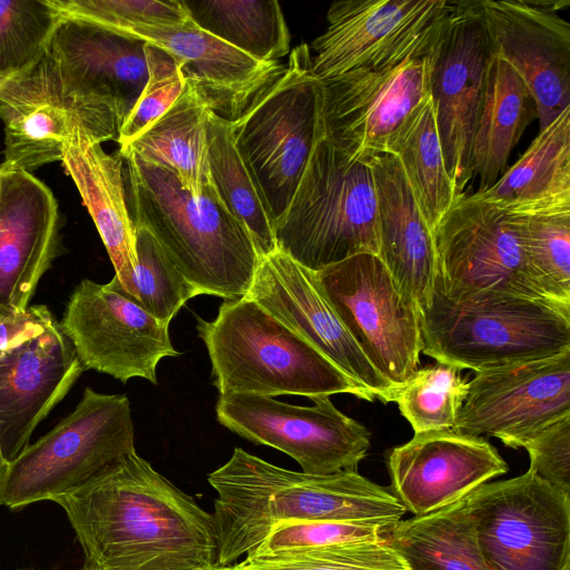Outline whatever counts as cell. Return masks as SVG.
<instances>
[{"label":"cell","mask_w":570,"mask_h":570,"mask_svg":"<svg viewBox=\"0 0 570 570\" xmlns=\"http://www.w3.org/2000/svg\"><path fill=\"white\" fill-rule=\"evenodd\" d=\"M53 502L82 548L85 570H233L219 564L213 513L136 450Z\"/></svg>","instance_id":"1"},{"label":"cell","mask_w":570,"mask_h":570,"mask_svg":"<svg viewBox=\"0 0 570 570\" xmlns=\"http://www.w3.org/2000/svg\"><path fill=\"white\" fill-rule=\"evenodd\" d=\"M223 568L254 552L282 521L390 524L406 510L393 493L357 471L309 474L274 465L235 448L208 474Z\"/></svg>","instance_id":"2"},{"label":"cell","mask_w":570,"mask_h":570,"mask_svg":"<svg viewBox=\"0 0 570 570\" xmlns=\"http://www.w3.org/2000/svg\"><path fill=\"white\" fill-rule=\"evenodd\" d=\"M120 155L134 226L154 236L200 294L224 301L245 296L261 256L214 185L195 196L169 170Z\"/></svg>","instance_id":"3"},{"label":"cell","mask_w":570,"mask_h":570,"mask_svg":"<svg viewBox=\"0 0 570 570\" xmlns=\"http://www.w3.org/2000/svg\"><path fill=\"white\" fill-rule=\"evenodd\" d=\"M218 394L299 395L338 393L373 402L374 395L304 338L247 296L225 299L213 321L196 317Z\"/></svg>","instance_id":"4"},{"label":"cell","mask_w":570,"mask_h":570,"mask_svg":"<svg viewBox=\"0 0 570 570\" xmlns=\"http://www.w3.org/2000/svg\"><path fill=\"white\" fill-rule=\"evenodd\" d=\"M422 353L476 373L570 350V308L501 293L448 297L436 286L419 311Z\"/></svg>","instance_id":"5"},{"label":"cell","mask_w":570,"mask_h":570,"mask_svg":"<svg viewBox=\"0 0 570 570\" xmlns=\"http://www.w3.org/2000/svg\"><path fill=\"white\" fill-rule=\"evenodd\" d=\"M277 248L317 272L362 253L379 255L372 168L326 137L315 146L284 214L275 222Z\"/></svg>","instance_id":"6"},{"label":"cell","mask_w":570,"mask_h":570,"mask_svg":"<svg viewBox=\"0 0 570 570\" xmlns=\"http://www.w3.org/2000/svg\"><path fill=\"white\" fill-rule=\"evenodd\" d=\"M230 129L274 223L286 210L307 161L325 138L322 81L312 71L309 46L291 52L286 65L255 95Z\"/></svg>","instance_id":"7"},{"label":"cell","mask_w":570,"mask_h":570,"mask_svg":"<svg viewBox=\"0 0 570 570\" xmlns=\"http://www.w3.org/2000/svg\"><path fill=\"white\" fill-rule=\"evenodd\" d=\"M134 432L125 394L86 387L72 412L9 463L0 505L17 510L81 488L135 450Z\"/></svg>","instance_id":"8"},{"label":"cell","mask_w":570,"mask_h":570,"mask_svg":"<svg viewBox=\"0 0 570 570\" xmlns=\"http://www.w3.org/2000/svg\"><path fill=\"white\" fill-rule=\"evenodd\" d=\"M146 42L91 21L62 16L43 58L61 100L100 142L117 140L148 77Z\"/></svg>","instance_id":"9"},{"label":"cell","mask_w":570,"mask_h":570,"mask_svg":"<svg viewBox=\"0 0 570 570\" xmlns=\"http://www.w3.org/2000/svg\"><path fill=\"white\" fill-rule=\"evenodd\" d=\"M464 500L489 570H570V495L532 470Z\"/></svg>","instance_id":"10"},{"label":"cell","mask_w":570,"mask_h":570,"mask_svg":"<svg viewBox=\"0 0 570 570\" xmlns=\"http://www.w3.org/2000/svg\"><path fill=\"white\" fill-rule=\"evenodd\" d=\"M456 0H342L309 47L321 81L426 58Z\"/></svg>","instance_id":"11"},{"label":"cell","mask_w":570,"mask_h":570,"mask_svg":"<svg viewBox=\"0 0 570 570\" xmlns=\"http://www.w3.org/2000/svg\"><path fill=\"white\" fill-rule=\"evenodd\" d=\"M316 285L379 373L399 389L419 368L416 306L371 253L313 272Z\"/></svg>","instance_id":"12"},{"label":"cell","mask_w":570,"mask_h":570,"mask_svg":"<svg viewBox=\"0 0 570 570\" xmlns=\"http://www.w3.org/2000/svg\"><path fill=\"white\" fill-rule=\"evenodd\" d=\"M312 406L243 393L218 395V423L247 441L274 448L294 459L303 472L356 471L366 456L371 432L341 412L330 396Z\"/></svg>","instance_id":"13"},{"label":"cell","mask_w":570,"mask_h":570,"mask_svg":"<svg viewBox=\"0 0 570 570\" xmlns=\"http://www.w3.org/2000/svg\"><path fill=\"white\" fill-rule=\"evenodd\" d=\"M495 57L480 0H456L429 55V94L445 168L458 194L472 179L470 155Z\"/></svg>","instance_id":"14"},{"label":"cell","mask_w":570,"mask_h":570,"mask_svg":"<svg viewBox=\"0 0 570 570\" xmlns=\"http://www.w3.org/2000/svg\"><path fill=\"white\" fill-rule=\"evenodd\" d=\"M433 236L439 262L435 284L448 297L501 293L552 302L529 269L510 215L498 207L463 193Z\"/></svg>","instance_id":"15"},{"label":"cell","mask_w":570,"mask_h":570,"mask_svg":"<svg viewBox=\"0 0 570 570\" xmlns=\"http://www.w3.org/2000/svg\"><path fill=\"white\" fill-rule=\"evenodd\" d=\"M83 370L126 383L141 377L157 384L161 358L177 356L163 323L130 299L117 279L83 278L73 289L59 323Z\"/></svg>","instance_id":"16"},{"label":"cell","mask_w":570,"mask_h":570,"mask_svg":"<svg viewBox=\"0 0 570 570\" xmlns=\"http://www.w3.org/2000/svg\"><path fill=\"white\" fill-rule=\"evenodd\" d=\"M570 414V350L483 371L468 383L453 430L493 436L520 449L539 431Z\"/></svg>","instance_id":"17"},{"label":"cell","mask_w":570,"mask_h":570,"mask_svg":"<svg viewBox=\"0 0 570 570\" xmlns=\"http://www.w3.org/2000/svg\"><path fill=\"white\" fill-rule=\"evenodd\" d=\"M569 1L480 0L497 57L532 95L540 131L570 106V23L558 12Z\"/></svg>","instance_id":"18"},{"label":"cell","mask_w":570,"mask_h":570,"mask_svg":"<svg viewBox=\"0 0 570 570\" xmlns=\"http://www.w3.org/2000/svg\"><path fill=\"white\" fill-rule=\"evenodd\" d=\"M304 338L353 381L383 403L397 389L368 361L337 314L321 294L313 271L281 249L261 256L245 295Z\"/></svg>","instance_id":"19"},{"label":"cell","mask_w":570,"mask_h":570,"mask_svg":"<svg viewBox=\"0 0 570 570\" xmlns=\"http://www.w3.org/2000/svg\"><path fill=\"white\" fill-rule=\"evenodd\" d=\"M325 137L351 157L368 161L387 153L406 116L429 94L428 57L382 71L323 80Z\"/></svg>","instance_id":"20"},{"label":"cell","mask_w":570,"mask_h":570,"mask_svg":"<svg viewBox=\"0 0 570 570\" xmlns=\"http://www.w3.org/2000/svg\"><path fill=\"white\" fill-rule=\"evenodd\" d=\"M391 492L415 517L450 505L509 466L483 438L453 429L414 433L386 459Z\"/></svg>","instance_id":"21"},{"label":"cell","mask_w":570,"mask_h":570,"mask_svg":"<svg viewBox=\"0 0 570 570\" xmlns=\"http://www.w3.org/2000/svg\"><path fill=\"white\" fill-rule=\"evenodd\" d=\"M83 371L56 318L0 351V448L9 463Z\"/></svg>","instance_id":"22"},{"label":"cell","mask_w":570,"mask_h":570,"mask_svg":"<svg viewBox=\"0 0 570 570\" xmlns=\"http://www.w3.org/2000/svg\"><path fill=\"white\" fill-rule=\"evenodd\" d=\"M2 169L0 312L22 313L60 253V217L56 197L41 180L30 171Z\"/></svg>","instance_id":"23"},{"label":"cell","mask_w":570,"mask_h":570,"mask_svg":"<svg viewBox=\"0 0 570 570\" xmlns=\"http://www.w3.org/2000/svg\"><path fill=\"white\" fill-rule=\"evenodd\" d=\"M156 45L178 62L187 83L217 116L234 121L255 95L283 67L262 62L197 24L177 28L142 27L126 32Z\"/></svg>","instance_id":"24"},{"label":"cell","mask_w":570,"mask_h":570,"mask_svg":"<svg viewBox=\"0 0 570 570\" xmlns=\"http://www.w3.org/2000/svg\"><path fill=\"white\" fill-rule=\"evenodd\" d=\"M377 203L379 257L401 292L426 306L439 275L433 232L423 217L397 158L380 154L368 161Z\"/></svg>","instance_id":"25"},{"label":"cell","mask_w":570,"mask_h":570,"mask_svg":"<svg viewBox=\"0 0 570 570\" xmlns=\"http://www.w3.org/2000/svg\"><path fill=\"white\" fill-rule=\"evenodd\" d=\"M101 144L75 121L61 163L96 225L117 282L125 287L136 266L135 226L127 204L122 157L106 153Z\"/></svg>","instance_id":"26"},{"label":"cell","mask_w":570,"mask_h":570,"mask_svg":"<svg viewBox=\"0 0 570 570\" xmlns=\"http://www.w3.org/2000/svg\"><path fill=\"white\" fill-rule=\"evenodd\" d=\"M6 169L30 171L61 161L73 117L60 98L42 58L29 70L0 83Z\"/></svg>","instance_id":"27"},{"label":"cell","mask_w":570,"mask_h":570,"mask_svg":"<svg viewBox=\"0 0 570 570\" xmlns=\"http://www.w3.org/2000/svg\"><path fill=\"white\" fill-rule=\"evenodd\" d=\"M472 196L509 215L570 210V106L489 189Z\"/></svg>","instance_id":"28"},{"label":"cell","mask_w":570,"mask_h":570,"mask_svg":"<svg viewBox=\"0 0 570 570\" xmlns=\"http://www.w3.org/2000/svg\"><path fill=\"white\" fill-rule=\"evenodd\" d=\"M210 112L195 88L186 83L169 109L118 153L169 170L185 189L199 196L213 186L207 136Z\"/></svg>","instance_id":"29"},{"label":"cell","mask_w":570,"mask_h":570,"mask_svg":"<svg viewBox=\"0 0 570 570\" xmlns=\"http://www.w3.org/2000/svg\"><path fill=\"white\" fill-rule=\"evenodd\" d=\"M535 118L537 106L527 85L495 56L471 146V176L479 178L475 193L489 189L503 175L512 149Z\"/></svg>","instance_id":"30"},{"label":"cell","mask_w":570,"mask_h":570,"mask_svg":"<svg viewBox=\"0 0 570 570\" xmlns=\"http://www.w3.org/2000/svg\"><path fill=\"white\" fill-rule=\"evenodd\" d=\"M407 570H489L480 554L464 498L381 530Z\"/></svg>","instance_id":"31"},{"label":"cell","mask_w":570,"mask_h":570,"mask_svg":"<svg viewBox=\"0 0 570 570\" xmlns=\"http://www.w3.org/2000/svg\"><path fill=\"white\" fill-rule=\"evenodd\" d=\"M387 153L400 161L419 208L433 232L461 194L445 168L430 95L406 116L393 135Z\"/></svg>","instance_id":"32"},{"label":"cell","mask_w":570,"mask_h":570,"mask_svg":"<svg viewBox=\"0 0 570 570\" xmlns=\"http://www.w3.org/2000/svg\"><path fill=\"white\" fill-rule=\"evenodd\" d=\"M183 1L195 24L258 61L289 53V30L275 0Z\"/></svg>","instance_id":"33"},{"label":"cell","mask_w":570,"mask_h":570,"mask_svg":"<svg viewBox=\"0 0 570 570\" xmlns=\"http://www.w3.org/2000/svg\"><path fill=\"white\" fill-rule=\"evenodd\" d=\"M207 136L209 173L218 196L248 230L259 256L274 252L275 223L235 145L230 121L210 112Z\"/></svg>","instance_id":"34"},{"label":"cell","mask_w":570,"mask_h":570,"mask_svg":"<svg viewBox=\"0 0 570 570\" xmlns=\"http://www.w3.org/2000/svg\"><path fill=\"white\" fill-rule=\"evenodd\" d=\"M510 218L535 282L549 299L570 308V210Z\"/></svg>","instance_id":"35"},{"label":"cell","mask_w":570,"mask_h":570,"mask_svg":"<svg viewBox=\"0 0 570 570\" xmlns=\"http://www.w3.org/2000/svg\"><path fill=\"white\" fill-rule=\"evenodd\" d=\"M135 252L134 273L125 287L119 286L150 315L169 324L180 307L200 292L177 269L154 236L138 226Z\"/></svg>","instance_id":"36"},{"label":"cell","mask_w":570,"mask_h":570,"mask_svg":"<svg viewBox=\"0 0 570 570\" xmlns=\"http://www.w3.org/2000/svg\"><path fill=\"white\" fill-rule=\"evenodd\" d=\"M459 367L436 362L417 368L397 389L394 402L414 433L453 429L468 394Z\"/></svg>","instance_id":"37"},{"label":"cell","mask_w":570,"mask_h":570,"mask_svg":"<svg viewBox=\"0 0 570 570\" xmlns=\"http://www.w3.org/2000/svg\"><path fill=\"white\" fill-rule=\"evenodd\" d=\"M62 16L52 0H0V83L42 58Z\"/></svg>","instance_id":"38"},{"label":"cell","mask_w":570,"mask_h":570,"mask_svg":"<svg viewBox=\"0 0 570 570\" xmlns=\"http://www.w3.org/2000/svg\"><path fill=\"white\" fill-rule=\"evenodd\" d=\"M240 563L252 570H407L383 541L335 543Z\"/></svg>","instance_id":"39"},{"label":"cell","mask_w":570,"mask_h":570,"mask_svg":"<svg viewBox=\"0 0 570 570\" xmlns=\"http://www.w3.org/2000/svg\"><path fill=\"white\" fill-rule=\"evenodd\" d=\"M65 16L81 18L119 32L137 28H177L191 22L180 0H52Z\"/></svg>","instance_id":"40"},{"label":"cell","mask_w":570,"mask_h":570,"mask_svg":"<svg viewBox=\"0 0 570 570\" xmlns=\"http://www.w3.org/2000/svg\"><path fill=\"white\" fill-rule=\"evenodd\" d=\"M145 52L147 81L120 127L117 138L119 149L164 115L183 94L187 83L178 62L165 49L146 42Z\"/></svg>","instance_id":"41"},{"label":"cell","mask_w":570,"mask_h":570,"mask_svg":"<svg viewBox=\"0 0 570 570\" xmlns=\"http://www.w3.org/2000/svg\"><path fill=\"white\" fill-rule=\"evenodd\" d=\"M385 525L387 524L282 521L246 559L277 557L335 543L382 541L381 530Z\"/></svg>","instance_id":"42"},{"label":"cell","mask_w":570,"mask_h":570,"mask_svg":"<svg viewBox=\"0 0 570 570\" xmlns=\"http://www.w3.org/2000/svg\"><path fill=\"white\" fill-rule=\"evenodd\" d=\"M522 448L529 453V469L570 495V414L539 431Z\"/></svg>","instance_id":"43"},{"label":"cell","mask_w":570,"mask_h":570,"mask_svg":"<svg viewBox=\"0 0 570 570\" xmlns=\"http://www.w3.org/2000/svg\"><path fill=\"white\" fill-rule=\"evenodd\" d=\"M52 320L45 305H31L22 313L0 312V351L41 332Z\"/></svg>","instance_id":"44"},{"label":"cell","mask_w":570,"mask_h":570,"mask_svg":"<svg viewBox=\"0 0 570 570\" xmlns=\"http://www.w3.org/2000/svg\"><path fill=\"white\" fill-rule=\"evenodd\" d=\"M8 466H9V462L3 458L1 448H0V491H1V487H2L4 478H6V474H7Z\"/></svg>","instance_id":"45"},{"label":"cell","mask_w":570,"mask_h":570,"mask_svg":"<svg viewBox=\"0 0 570 570\" xmlns=\"http://www.w3.org/2000/svg\"><path fill=\"white\" fill-rule=\"evenodd\" d=\"M234 570H252L249 568H246L240 562L233 566Z\"/></svg>","instance_id":"46"},{"label":"cell","mask_w":570,"mask_h":570,"mask_svg":"<svg viewBox=\"0 0 570 570\" xmlns=\"http://www.w3.org/2000/svg\"><path fill=\"white\" fill-rule=\"evenodd\" d=\"M2 173H3V169H2V167L0 166V189H1Z\"/></svg>","instance_id":"47"},{"label":"cell","mask_w":570,"mask_h":570,"mask_svg":"<svg viewBox=\"0 0 570 570\" xmlns=\"http://www.w3.org/2000/svg\"><path fill=\"white\" fill-rule=\"evenodd\" d=\"M17 570H31V569H17ZM78 570H85V569L82 568V569H78Z\"/></svg>","instance_id":"48"},{"label":"cell","mask_w":570,"mask_h":570,"mask_svg":"<svg viewBox=\"0 0 570 570\" xmlns=\"http://www.w3.org/2000/svg\"><path fill=\"white\" fill-rule=\"evenodd\" d=\"M233 570H234V568H233Z\"/></svg>","instance_id":"49"}]
</instances>
